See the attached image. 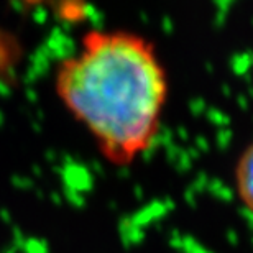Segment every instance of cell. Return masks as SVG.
<instances>
[{
	"label": "cell",
	"instance_id": "cell-2",
	"mask_svg": "<svg viewBox=\"0 0 253 253\" xmlns=\"http://www.w3.org/2000/svg\"><path fill=\"white\" fill-rule=\"evenodd\" d=\"M234 181L240 202L253 215V141L242 150L237 158Z\"/></svg>",
	"mask_w": 253,
	"mask_h": 253
},
{
	"label": "cell",
	"instance_id": "cell-1",
	"mask_svg": "<svg viewBox=\"0 0 253 253\" xmlns=\"http://www.w3.org/2000/svg\"><path fill=\"white\" fill-rule=\"evenodd\" d=\"M56 92L99 150L128 165L153 145L169 83L153 43L126 30H95L59 64Z\"/></svg>",
	"mask_w": 253,
	"mask_h": 253
}]
</instances>
